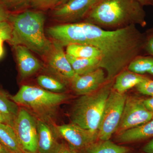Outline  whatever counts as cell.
<instances>
[{
  "label": "cell",
  "instance_id": "cell-1",
  "mask_svg": "<svg viewBox=\"0 0 153 153\" xmlns=\"http://www.w3.org/2000/svg\"><path fill=\"white\" fill-rule=\"evenodd\" d=\"M80 24V44L93 46L100 52V68L106 71L107 81L113 80L144 51L146 36L136 25L107 30L89 22Z\"/></svg>",
  "mask_w": 153,
  "mask_h": 153
},
{
  "label": "cell",
  "instance_id": "cell-2",
  "mask_svg": "<svg viewBox=\"0 0 153 153\" xmlns=\"http://www.w3.org/2000/svg\"><path fill=\"white\" fill-rule=\"evenodd\" d=\"M143 6L136 0H98L86 16L87 22L100 27H125L146 25Z\"/></svg>",
  "mask_w": 153,
  "mask_h": 153
},
{
  "label": "cell",
  "instance_id": "cell-3",
  "mask_svg": "<svg viewBox=\"0 0 153 153\" xmlns=\"http://www.w3.org/2000/svg\"><path fill=\"white\" fill-rule=\"evenodd\" d=\"M8 22L12 27V38L9 41L13 47L22 45L42 57L49 53L52 41L45 36V16L39 11H26L11 14Z\"/></svg>",
  "mask_w": 153,
  "mask_h": 153
},
{
  "label": "cell",
  "instance_id": "cell-4",
  "mask_svg": "<svg viewBox=\"0 0 153 153\" xmlns=\"http://www.w3.org/2000/svg\"><path fill=\"white\" fill-rule=\"evenodd\" d=\"M10 98L37 119L55 124L59 107L68 100L69 96L65 93H54L42 88L25 85Z\"/></svg>",
  "mask_w": 153,
  "mask_h": 153
},
{
  "label": "cell",
  "instance_id": "cell-5",
  "mask_svg": "<svg viewBox=\"0 0 153 153\" xmlns=\"http://www.w3.org/2000/svg\"><path fill=\"white\" fill-rule=\"evenodd\" d=\"M114 82L108 81L93 93L80 96L74 102L71 111V123L98 134L105 105Z\"/></svg>",
  "mask_w": 153,
  "mask_h": 153
},
{
  "label": "cell",
  "instance_id": "cell-6",
  "mask_svg": "<svg viewBox=\"0 0 153 153\" xmlns=\"http://www.w3.org/2000/svg\"><path fill=\"white\" fill-rule=\"evenodd\" d=\"M127 96L112 88L105 105L98 128V138L109 140L117 132L123 112Z\"/></svg>",
  "mask_w": 153,
  "mask_h": 153
},
{
  "label": "cell",
  "instance_id": "cell-7",
  "mask_svg": "<svg viewBox=\"0 0 153 153\" xmlns=\"http://www.w3.org/2000/svg\"><path fill=\"white\" fill-rule=\"evenodd\" d=\"M13 127L23 151L26 153H38L37 118L27 110L20 107Z\"/></svg>",
  "mask_w": 153,
  "mask_h": 153
},
{
  "label": "cell",
  "instance_id": "cell-8",
  "mask_svg": "<svg viewBox=\"0 0 153 153\" xmlns=\"http://www.w3.org/2000/svg\"><path fill=\"white\" fill-rule=\"evenodd\" d=\"M144 99L139 97H127L117 131L118 134L143 124L153 117V113L149 111L145 107Z\"/></svg>",
  "mask_w": 153,
  "mask_h": 153
},
{
  "label": "cell",
  "instance_id": "cell-9",
  "mask_svg": "<svg viewBox=\"0 0 153 153\" xmlns=\"http://www.w3.org/2000/svg\"><path fill=\"white\" fill-rule=\"evenodd\" d=\"M55 131L59 137L67 142L74 149H82L89 147L98 138V134L85 129L75 124L54 125Z\"/></svg>",
  "mask_w": 153,
  "mask_h": 153
},
{
  "label": "cell",
  "instance_id": "cell-10",
  "mask_svg": "<svg viewBox=\"0 0 153 153\" xmlns=\"http://www.w3.org/2000/svg\"><path fill=\"white\" fill-rule=\"evenodd\" d=\"M52 43L51 50L44 58L47 68L56 78L65 83L70 82L75 74L66 57L63 47L53 40Z\"/></svg>",
  "mask_w": 153,
  "mask_h": 153
},
{
  "label": "cell",
  "instance_id": "cell-11",
  "mask_svg": "<svg viewBox=\"0 0 153 153\" xmlns=\"http://www.w3.org/2000/svg\"><path fill=\"white\" fill-rule=\"evenodd\" d=\"M98 0H70L55 7L52 17L59 22L72 23L86 17Z\"/></svg>",
  "mask_w": 153,
  "mask_h": 153
},
{
  "label": "cell",
  "instance_id": "cell-12",
  "mask_svg": "<svg viewBox=\"0 0 153 153\" xmlns=\"http://www.w3.org/2000/svg\"><path fill=\"white\" fill-rule=\"evenodd\" d=\"M107 81L104 70L100 68L83 75L75 74L70 83L74 93L82 96L95 92Z\"/></svg>",
  "mask_w": 153,
  "mask_h": 153
},
{
  "label": "cell",
  "instance_id": "cell-13",
  "mask_svg": "<svg viewBox=\"0 0 153 153\" xmlns=\"http://www.w3.org/2000/svg\"><path fill=\"white\" fill-rule=\"evenodd\" d=\"M54 125L37 119L38 153H58L62 147Z\"/></svg>",
  "mask_w": 153,
  "mask_h": 153
},
{
  "label": "cell",
  "instance_id": "cell-14",
  "mask_svg": "<svg viewBox=\"0 0 153 153\" xmlns=\"http://www.w3.org/2000/svg\"><path fill=\"white\" fill-rule=\"evenodd\" d=\"M13 47L20 76L22 79H26L33 76L43 68L41 61L31 53L30 49L22 45H17Z\"/></svg>",
  "mask_w": 153,
  "mask_h": 153
},
{
  "label": "cell",
  "instance_id": "cell-15",
  "mask_svg": "<svg viewBox=\"0 0 153 153\" xmlns=\"http://www.w3.org/2000/svg\"><path fill=\"white\" fill-rule=\"evenodd\" d=\"M153 138V117L143 124L118 134L117 140L120 143L139 142Z\"/></svg>",
  "mask_w": 153,
  "mask_h": 153
},
{
  "label": "cell",
  "instance_id": "cell-16",
  "mask_svg": "<svg viewBox=\"0 0 153 153\" xmlns=\"http://www.w3.org/2000/svg\"><path fill=\"white\" fill-rule=\"evenodd\" d=\"M149 78V77L147 76L136 74L128 70L123 71L116 76L112 88L119 93H125L127 91L136 87L140 82Z\"/></svg>",
  "mask_w": 153,
  "mask_h": 153
},
{
  "label": "cell",
  "instance_id": "cell-17",
  "mask_svg": "<svg viewBox=\"0 0 153 153\" xmlns=\"http://www.w3.org/2000/svg\"><path fill=\"white\" fill-rule=\"evenodd\" d=\"M0 142L12 153H26L22 149L13 127L0 123Z\"/></svg>",
  "mask_w": 153,
  "mask_h": 153
},
{
  "label": "cell",
  "instance_id": "cell-18",
  "mask_svg": "<svg viewBox=\"0 0 153 153\" xmlns=\"http://www.w3.org/2000/svg\"><path fill=\"white\" fill-rule=\"evenodd\" d=\"M66 55L74 73L77 75L88 74L100 68L99 58H77L66 54Z\"/></svg>",
  "mask_w": 153,
  "mask_h": 153
},
{
  "label": "cell",
  "instance_id": "cell-19",
  "mask_svg": "<svg viewBox=\"0 0 153 153\" xmlns=\"http://www.w3.org/2000/svg\"><path fill=\"white\" fill-rule=\"evenodd\" d=\"M66 54L73 57L81 58H99L101 53L98 49L86 44H71L66 46Z\"/></svg>",
  "mask_w": 153,
  "mask_h": 153
},
{
  "label": "cell",
  "instance_id": "cell-20",
  "mask_svg": "<svg viewBox=\"0 0 153 153\" xmlns=\"http://www.w3.org/2000/svg\"><path fill=\"white\" fill-rule=\"evenodd\" d=\"M37 82L42 88L54 93H64L66 90V83L56 77L40 75L37 77Z\"/></svg>",
  "mask_w": 153,
  "mask_h": 153
},
{
  "label": "cell",
  "instance_id": "cell-21",
  "mask_svg": "<svg viewBox=\"0 0 153 153\" xmlns=\"http://www.w3.org/2000/svg\"><path fill=\"white\" fill-rule=\"evenodd\" d=\"M88 153H128V148L118 145L110 140L94 143L88 148Z\"/></svg>",
  "mask_w": 153,
  "mask_h": 153
},
{
  "label": "cell",
  "instance_id": "cell-22",
  "mask_svg": "<svg viewBox=\"0 0 153 153\" xmlns=\"http://www.w3.org/2000/svg\"><path fill=\"white\" fill-rule=\"evenodd\" d=\"M153 66V57L139 55L132 60L128 64L129 71L139 74L144 75L149 73Z\"/></svg>",
  "mask_w": 153,
  "mask_h": 153
},
{
  "label": "cell",
  "instance_id": "cell-23",
  "mask_svg": "<svg viewBox=\"0 0 153 153\" xmlns=\"http://www.w3.org/2000/svg\"><path fill=\"white\" fill-rule=\"evenodd\" d=\"M20 107L11 99L7 94L0 90V111L15 119Z\"/></svg>",
  "mask_w": 153,
  "mask_h": 153
},
{
  "label": "cell",
  "instance_id": "cell-24",
  "mask_svg": "<svg viewBox=\"0 0 153 153\" xmlns=\"http://www.w3.org/2000/svg\"><path fill=\"white\" fill-rule=\"evenodd\" d=\"M33 0H0L9 11H17L30 5Z\"/></svg>",
  "mask_w": 153,
  "mask_h": 153
},
{
  "label": "cell",
  "instance_id": "cell-25",
  "mask_svg": "<svg viewBox=\"0 0 153 153\" xmlns=\"http://www.w3.org/2000/svg\"><path fill=\"white\" fill-rule=\"evenodd\" d=\"M60 0H33L30 5L33 9L38 10H47L54 9Z\"/></svg>",
  "mask_w": 153,
  "mask_h": 153
},
{
  "label": "cell",
  "instance_id": "cell-26",
  "mask_svg": "<svg viewBox=\"0 0 153 153\" xmlns=\"http://www.w3.org/2000/svg\"><path fill=\"white\" fill-rule=\"evenodd\" d=\"M137 90L143 95L153 96V79L147 78L136 86Z\"/></svg>",
  "mask_w": 153,
  "mask_h": 153
},
{
  "label": "cell",
  "instance_id": "cell-27",
  "mask_svg": "<svg viewBox=\"0 0 153 153\" xmlns=\"http://www.w3.org/2000/svg\"><path fill=\"white\" fill-rule=\"evenodd\" d=\"M12 27L9 22H0V38L10 41L12 38Z\"/></svg>",
  "mask_w": 153,
  "mask_h": 153
},
{
  "label": "cell",
  "instance_id": "cell-28",
  "mask_svg": "<svg viewBox=\"0 0 153 153\" xmlns=\"http://www.w3.org/2000/svg\"><path fill=\"white\" fill-rule=\"evenodd\" d=\"M146 39L144 51L150 56L153 57V30L149 31L146 34Z\"/></svg>",
  "mask_w": 153,
  "mask_h": 153
},
{
  "label": "cell",
  "instance_id": "cell-29",
  "mask_svg": "<svg viewBox=\"0 0 153 153\" xmlns=\"http://www.w3.org/2000/svg\"><path fill=\"white\" fill-rule=\"evenodd\" d=\"M10 14L9 11L0 2V22H8Z\"/></svg>",
  "mask_w": 153,
  "mask_h": 153
},
{
  "label": "cell",
  "instance_id": "cell-30",
  "mask_svg": "<svg viewBox=\"0 0 153 153\" xmlns=\"http://www.w3.org/2000/svg\"><path fill=\"white\" fill-rule=\"evenodd\" d=\"M141 150L143 153H153V138L147 142Z\"/></svg>",
  "mask_w": 153,
  "mask_h": 153
},
{
  "label": "cell",
  "instance_id": "cell-31",
  "mask_svg": "<svg viewBox=\"0 0 153 153\" xmlns=\"http://www.w3.org/2000/svg\"><path fill=\"white\" fill-rule=\"evenodd\" d=\"M14 119L0 111V123H7L13 126Z\"/></svg>",
  "mask_w": 153,
  "mask_h": 153
},
{
  "label": "cell",
  "instance_id": "cell-32",
  "mask_svg": "<svg viewBox=\"0 0 153 153\" xmlns=\"http://www.w3.org/2000/svg\"><path fill=\"white\" fill-rule=\"evenodd\" d=\"M58 153H77L76 150L69 145L63 143L62 147Z\"/></svg>",
  "mask_w": 153,
  "mask_h": 153
},
{
  "label": "cell",
  "instance_id": "cell-33",
  "mask_svg": "<svg viewBox=\"0 0 153 153\" xmlns=\"http://www.w3.org/2000/svg\"><path fill=\"white\" fill-rule=\"evenodd\" d=\"M143 102L146 108L149 111L153 113V96L144 99Z\"/></svg>",
  "mask_w": 153,
  "mask_h": 153
},
{
  "label": "cell",
  "instance_id": "cell-34",
  "mask_svg": "<svg viewBox=\"0 0 153 153\" xmlns=\"http://www.w3.org/2000/svg\"><path fill=\"white\" fill-rule=\"evenodd\" d=\"M140 4L144 6H153V0H136Z\"/></svg>",
  "mask_w": 153,
  "mask_h": 153
},
{
  "label": "cell",
  "instance_id": "cell-35",
  "mask_svg": "<svg viewBox=\"0 0 153 153\" xmlns=\"http://www.w3.org/2000/svg\"><path fill=\"white\" fill-rule=\"evenodd\" d=\"M4 40L1 38H0V59L4 55V49L3 47Z\"/></svg>",
  "mask_w": 153,
  "mask_h": 153
},
{
  "label": "cell",
  "instance_id": "cell-36",
  "mask_svg": "<svg viewBox=\"0 0 153 153\" xmlns=\"http://www.w3.org/2000/svg\"><path fill=\"white\" fill-rule=\"evenodd\" d=\"M0 153H12L0 142Z\"/></svg>",
  "mask_w": 153,
  "mask_h": 153
},
{
  "label": "cell",
  "instance_id": "cell-37",
  "mask_svg": "<svg viewBox=\"0 0 153 153\" xmlns=\"http://www.w3.org/2000/svg\"><path fill=\"white\" fill-rule=\"evenodd\" d=\"M70 1V0H60V1L58 3V4L57 5L56 7H58V6H60L63 4H65V3L68 2V1Z\"/></svg>",
  "mask_w": 153,
  "mask_h": 153
},
{
  "label": "cell",
  "instance_id": "cell-38",
  "mask_svg": "<svg viewBox=\"0 0 153 153\" xmlns=\"http://www.w3.org/2000/svg\"><path fill=\"white\" fill-rule=\"evenodd\" d=\"M149 74H151V75H153V67H152V68H151V70H150L149 71Z\"/></svg>",
  "mask_w": 153,
  "mask_h": 153
},
{
  "label": "cell",
  "instance_id": "cell-39",
  "mask_svg": "<svg viewBox=\"0 0 153 153\" xmlns=\"http://www.w3.org/2000/svg\"></svg>",
  "mask_w": 153,
  "mask_h": 153
}]
</instances>
